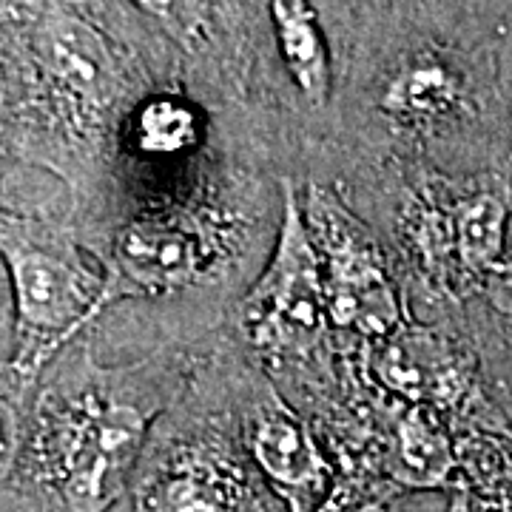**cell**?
I'll list each match as a JSON object with an SVG mask.
<instances>
[{
	"mask_svg": "<svg viewBox=\"0 0 512 512\" xmlns=\"http://www.w3.org/2000/svg\"><path fill=\"white\" fill-rule=\"evenodd\" d=\"M501 52H498V66H501V80L504 86H512V3L507 15L501 20Z\"/></svg>",
	"mask_w": 512,
	"mask_h": 512,
	"instance_id": "obj_18",
	"label": "cell"
},
{
	"mask_svg": "<svg viewBox=\"0 0 512 512\" xmlns=\"http://www.w3.org/2000/svg\"><path fill=\"white\" fill-rule=\"evenodd\" d=\"M336 512H393L387 507V501H362V504H353V507H345V510Z\"/></svg>",
	"mask_w": 512,
	"mask_h": 512,
	"instance_id": "obj_19",
	"label": "cell"
},
{
	"mask_svg": "<svg viewBox=\"0 0 512 512\" xmlns=\"http://www.w3.org/2000/svg\"><path fill=\"white\" fill-rule=\"evenodd\" d=\"M157 404L86 396L60 419L46 444V476L66 512H109L126 493Z\"/></svg>",
	"mask_w": 512,
	"mask_h": 512,
	"instance_id": "obj_1",
	"label": "cell"
},
{
	"mask_svg": "<svg viewBox=\"0 0 512 512\" xmlns=\"http://www.w3.org/2000/svg\"><path fill=\"white\" fill-rule=\"evenodd\" d=\"M137 143L146 154L171 157L200 143V111L180 94H151L137 109Z\"/></svg>",
	"mask_w": 512,
	"mask_h": 512,
	"instance_id": "obj_14",
	"label": "cell"
},
{
	"mask_svg": "<svg viewBox=\"0 0 512 512\" xmlns=\"http://www.w3.org/2000/svg\"><path fill=\"white\" fill-rule=\"evenodd\" d=\"M0 254L6 256L18 305L15 365L37 370L103 308L106 282L94 279L69 251L40 245L18 225L0 222Z\"/></svg>",
	"mask_w": 512,
	"mask_h": 512,
	"instance_id": "obj_2",
	"label": "cell"
},
{
	"mask_svg": "<svg viewBox=\"0 0 512 512\" xmlns=\"http://www.w3.org/2000/svg\"><path fill=\"white\" fill-rule=\"evenodd\" d=\"M336 510H342V501H339L336 495H330L328 501H325V504H322L316 512H336Z\"/></svg>",
	"mask_w": 512,
	"mask_h": 512,
	"instance_id": "obj_20",
	"label": "cell"
},
{
	"mask_svg": "<svg viewBox=\"0 0 512 512\" xmlns=\"http://www.w3.org/2000/svg\"><path fill=\"white\" fill-rule=\"evenodd\" d=\"M282 510L285 504L256 473L248 453L214 430L168 441L137 490V512Z\"/></svg>",
	"mask_w": 512,
	"mask_h": 512,
	"instance_id": "obj_5",
	"label": "cell"
},
{
	"mask_svg": "<svg viewBox=\"0 0 512 512\" xmlns=\"http://www.w3.org/2000/svg\"><path fill=\"white\" fill-rule=\"evenodd\" d=\"M450 512H512V464H461Z\"/></svg>",
	"mask_w": 512,
	"mask_h": 512,
	"instance_id": "obj_15",
	"label": "cell"
},
{
	"mask_svg": "<svg viewBox=\"0 0 512 512\" xmlns=\"http://www.w3.org/2000/svg\"><path fill=\"white\" fill-rule=\"evenodd\" d=\"M461 456L450 430L433 407L407 404L390 424L382 456V476L407 490L453 487Z\"/></svg>",
	"mask_w": 512,
	"mask_h": 512,
	"instance_id": "obj_11",
	"label": "cell"
},
{
	"mask_svg": "<svg viewBox=\"0 0 512 512\" xmlns=\"http://www.w3.org/2000/svg\"><path fill=\"white\" fill-rule=\"evenodd\" d=\"M510 214L512 160L478 174L447 217L450 251L456 256L461 274L484 276L498 271L507 245Z\"/></svg>",
	"mask_w": 512,
	"mask_h": 512,
	"instance_id": "obj_10",
	"label": "cell"
},
{
	"mask_svg": "<svg viewBox=\"0 0 512 512\" xmlns=\"http://www.w3.org/2000/svg\"><path fill=\"white\" fill-rule=\"evenodd\" d=\"M276 66L302 106L325 111L336 92L339 55L322 0H262Z\"/></svg>",
	"mask_w": 512,
	"mask_h": 512,
	"instance_id": "obj_8",
	"label": "cell"
},
{
	"mask_svg": "<svg viewBox=\"0 0 512 512\" xmlns=\"http://www.w3.org/2000/svg\"><path fill=\"white\" fill-rule=\"evenodd\" d=\"M302 208L322 259L330 325L367 339L402 328V302L373 234L328 188L311 185Z\"/></svg>",
	"mask_w": 512,
	"mask_h": 512,
	"instance_id": "obj_3",
	"label": "cell"
},
{
	"mask_svg": "<svg viewBox=\"0 0 512 512\" xmlns=\"http://www.w3.org/2000/svg\"><path fill=\"white\" fill-rule=\"evenodd\" d=\"M200 268V239L177 222H134L114 245L103 305L114 296H148L185 285Z\"/></svg>",
	"mask_w": 512,
	"mask_h": 512,
	"instance_id": "obj_9",
	"label": "cell"
},
{
	"mask_svg": "<svg viewBox=\"0 0 512 512\" xmlns=\"http://www.w3.org/2000/svg\"><path fill=\"white\" fill-rule=\"evenodd\" d=\"M242 450L288 512H316L336 487L313 430L271 387L245 413Z\"/></svg>",
	"mask_w": 512,
	"mask_h": 512,
	"instance_id": "obj_7",
	"label": "cell"
},
{
	"mask_svg": "<svg viewBox=\"0 0 512 512\" xmlns=\"http://www.w3.org/2000/svg\"><path fill=\"white\" fill-rule=\"evenodd\" d=\"M328 322L322 259L296 188L285 180L274 254L245 296L242 325L259 348L299 350L316 342Z\"/></svg>",
	"mask_w": 512,
	"mask_h": 512,
	"instance_id": "obj_4",
	"label": "cell"
},
{
	"mask_svg": "<svg viewBox=\"0 0 512 512\" xmlns=\"http://www.w3.org/2000/svg\"><path fill=\"white\" fill-rule=\"evenodd\" d=\"M376 376L384 387L407 404L433 407L456 402L461 387H456L458 367L450 350L424 330H393L382 339V348L373 356Z\"/></svg>",
	"mask_w": 512,
	"mask_h": 512,
	"instance_id": "obj_13",
	"label": "cell"
},
{
	"mask_svg": "<svg viewBox=\"0 0 512 512\" xmlns=\"http://www.w3.org/2000/svg\"><path fill=\"white\" fill-rule=\"evenodd\" d=\"M413 37V35H410ZM467 40L424 35L407 40L379 72L376 106L404 126H453L481 114L490 69Z\"/></svg>",
	"mask_w": 512,
	"mask_h": 512,
	"instance_id": "obj_6",
	"label": "cell"
},
{
	"mask_svg": "<svg viewBox=\"0 0 512 512\" xmlns=\"http://www.w3.org/2000/svg\"><path fill=\"white\" fill-rule=\"evenodd\" d=\"M46 66L66 92L86 106H100L117 92L120 69L109 40L77 15L52 12L43 20Z\"/></svg>",
	"mask_w": 512,
	"mask_h": 512,
	"instance_id": "obj_12",
	"label": "cell"
},
{
	"mask_svg": "<svg viewBox=\"0 0 512 512\" xmlns=\"http://www.w3.org/2000/svg\"><path fill=\"white\" fill-rule=\"evenodd\" d=\"M20 450H23V427L15 404L0 396V484L15 473Z\"/></svg>",
	"mask_w": 512,
	"mask_h": 512,
	"instance_id": "obj_16",
	"label": "cell"
},
{
	"mask_svg": "<svg viewBox=\"0 0 512 512\" xmlns=\"http://www.w3.org/2000/svg\"><path fill=\"white\" fill-rule=\"evenodd\" d=\"M441 3H447V6H453L458 12L470 15V18L478 20V23H484V20H498V26H501V20L507 15L512 0H441Z\"/></svg>",
	"mask_w": 512,
	"mask_h": 512,
	"instance_id": "obj_17",
	"label": "cell"
}]
</instances>
